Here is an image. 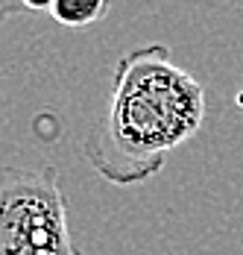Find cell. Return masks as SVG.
<instances>
[{
	"instance_id": "1",
	"label": "cell",
	"mask_w": 243,
	"mask_h": 255,
	"mask_svg": "<svg viewBox=\"0 0 243 255\" xmlns=\"http://www.w3.org/2000/svg\"><path fill=\"white\" fill-rule=\"evenodd\" d=\"M202 121L199 79L173 62L167 44H141L118 59L109 109L82 141V155L106 182L132 188L158 176Z\"/></svg>"
},
{
	"instance_id": "2",
	"label": "cell",
	"mask_w": 243,
	"mask_h": 255,
	"mask_svg": "<svg viewBox=\"0 0 243 255\" xmlns=\"http://www.w3.org/2000/svg\"><path fill=\"white\" fill-rule=\"evenodd\" d=\"M0 255H82L53 164H0Z\"/></svg>"
},
{
	"instance_id": "3",
	"label": "cell",
	"mask_w": 243,
	"mask_h": 255,
	"mask_svg": "<svg viewBox=\"0 0 243 255\" xmlns=\"http://www.w3.org/2000/svg\"><path fill=\"white\" fill-rule=\"evenodd\" d=\"M112 12V6L106 0H50L47 15L59 26H88L97 24L100 18H106Z\"/></svg>"
}]
</instances>
